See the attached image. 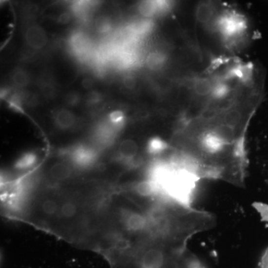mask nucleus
Segmentation results:
<instances>
[{
  "label": "nucleus",
  "mask_w": 268,
  "mask_h": 268,
  "mask_svg": "<svg viewBox=\"0 0 268 268\" xmlns=\"http://www.w3.org/2000/svg\"><path fill=\"white\" fill-rule=\"evenodd\" d=\"M256 110L253 103L240 98L202 110L172 134L170 159L200 180H221L242 187L248 166L247 131Z\"/></svg>",
  "instance_id": "1"
},
{
  "label": "nucleus",
  "mask_w": 268,
  "mask_h": 268,
  "mask_svg": "<svg viewBox=\"0 0 268 268\" xmlns=\"http://www.w3.org/2000/svg\"><path fill=\"white\" fill-rule=\"evenodd\" d=\"M207 24L211 26V31L213 29L224 46L230 49L235 47L248 33V21L238 11L231 8H223L219 11L216 7Z\"/></svg>",
  "instance_id": "2"
},
{
  "label": "nucleus",
  "mask_w": 268,
  "mask_h": 268,
  "mask_svg": "<svg viewBox=\"0 0 268 268\" xmlns=\"http://www.w3.org/2000/svg\"><path fill=\"white\" fill-rule=\"evenodd\" d=\"M67 162L76 170H84L95 164L98 157V153L95 147L87 145H77L72 147L66 153Z\"/></svg>",
  "instance_id": "3"
},
{
  "label": "nucleus",
  "mask_w": 268,
  "mask_h": 268,
  "mask_svg": "<svg viewBox=\"0 0 268 268\" xmlns=\"http://www.w3.org/2000/svg\"><path fill=\"white\" fill-rule=\"evenodd\" d=\"M140 148L133 139H125L120 142L117 149V158L120 163L129 169H135L141 166Z\"/></svg>",
  "instance_id": "4"
},
{
  "label": "nucleus",
  "mask_w": 268,
  "mask_h": 268,
  "mask_svg": "<svg viewBox=\"0 0 268 268\" xmlns=\"http://www.w3.org/2000/svg\"><path fill=\"white\" fill-rule=\"evenodd\" d=\"M76 169L67 161H60L51 166L46 173V184L50 186H57L74 177Z\"/></svg>",
  "instance_id": "5"
},
{
  "label": "nucleus",
  "mask_w": 268,
  "mask_h": 268,
  "mask_svg": "<svg viewBox=\"0 0 268 268\" xmlns=\"http://www.w3.org/2000/svg\"><path fill=\"white\" fill-rule=\"evenodd\" d=\"M60 200L53 194H45L38 204L39 214L46 221L56 219L60 210Z\"/></svg>",
  "instance_id": "6"
},
{
  "label": "nucleus",
  "mask_w": 268,
  "mask_h": 268,
  "mask_svg": "<svg viewBox=\"0 0 268 268\" xmlns=\"http://www.w3.org/2000/svg\"><path fill=\"white\" fill-rule=\"evenodd\" d=\"M80 214V207H79L77 200L69 197L62 199L56 220L61 222H70L78 218Z\"/></svg>",
  "instance_id": "7"
},
{
  "label": "nucleus",
  "mask_w": 268,
  "mask_h": 268,
  "mask_svg": "<svg viewBox=\"0 0 268 268\" xmlns=\"http://www.w3.org/2000/svg\"><path fill=\"white\" fill-rule=\"evenodd\" d=\"M173 3L166 1H148L139 4V11L142 16L152 18L170 11Z\"/></svg>",
  "instance_id": "8"
},
{
  "label": "nucleus",
  "mask_w": 268,
  "mask_h": 268,
  "mask_svg": "<svg viewBox=\"0 0 268 268\" xmlns=\"http://www.w3.org/2000/svg\"><path fill=\"white\" fill-rule=\"evenodd\" d=\"M25 40L28 46L32 49H40L47 43L46 32L39 26H32L28 29L25 34Z\"/></svg>",
  "instance_id": "9"
},
{
  "label": "nucleus",
  "mask_w": 268,
  "mask_h": 268,
  "mask_svg": "<svg viewBox=\"0 0 268 268\" xmlns=\"http://www.w3.org/2000/svg\"><path fill=\"white\" fill-rule=\"evenodd\" d=\"M57 127L61 130H69L76 123V116L73 113L67 110H61L56 117Z\"/></svg>",
  "instance_id": "10"
},
{
  "label": "nucleus",
  "mask_w": 268,
  "mask_h": 268,
  "mask_svg": "<svg viewBox=\"0 0 268 268\" xmlns=\"http://www.w3.org/2000/svg\"><path fill=\"white\" fill-rule=\"evenodd\" d=\"M125 114L121 111H114L109 115V123L114 129L118 131L125 123Z\"/></svg>",
  "instance_id": "11"
},
{
  "label": "nucleus",
  "mask_w": 268,
  "mask_h": 268,
  "mask_svg": "<svg viewBox=\"0 0 268 268\" xmlns=\"http://www.w3.org/2000/svg\"><path fill=\"white\" fill-rule=\"evenodd\" d=\"M13 80L16 85L19 87H25L29 83V76L25 72L17 71L13 76Z\"/></svg>",
  "instance_id": "12"
},
{
  "label": "nucleus",
  "mask_w": 268,
  "mask_h": 268,
  "mask_svg": "<svg viewBox=\"0 0 268 268\" xmlns=\"http://www.w3.org/2000/svg\"><path fill=\"white\" fill-rule=\"evenodd\" d=\"M260 268H268V248L263 253L261 259Z\"/></svg>",
  "instance_id": "13"
}]
</instances>
